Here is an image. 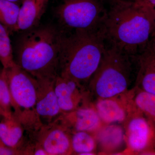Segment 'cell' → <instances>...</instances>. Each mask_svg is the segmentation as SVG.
Returning <instances> with one entry per match:
<instances>
[{
    "label": "cell",
    "mask_w": 155,
    "mask_h": 155,
    "mask_svg": "<svg viewBox=\"0 0 155 155\" xmlns=\"http://www.w3.org/2000/svg\"><path fill=\"white\" fill-rule=\"evenodd\" d=\"M20 5L8 0H0V22L9 33L17 31V23Z\"/></svg>",
    "instance_id": "cell-19"
},
{
    "label": "cell",
    "mask_w": 155,
    "mask_h": 155,
    "mask_svg": "<svg viewBox=\"0 0 155 155\" xmlns=\"http://www.w3.org/2000/svg\"><path fill=\"white\" fill-rule=\"evenodd\" d=\"M128 153L151 155L155 150V126L134 106L124 123Z\"/></svg>",
    "instance_id": "cell-6"
},
{
    "label": "cell",
    "mask_w": 155,
    "mask_h": 155,
    "mask_svg": "<svg viewBox=\"0 0 155 155\" xmlns=\"http://www.w3.org/2000/svg\"><path fill=\"white\" fill-rule=\"evenodd\" d=\"M48 0H23L19 9L17 31H25L38 26Z\"/></svg>",
    "instance_id": "cell-13"
},
{
    "label": "cell",
    "mask_w": 155,
    "mask_h": 155,
    "mask_svg": "<svg viewBox=\"0 0 155 155\" xmlns=\"http://www.w3.org/2000/svg\"><path fill=\"white\" fill-rule=\"evenodd\" d=\"M0 62L4 69H8L15 64L10 33L7 28L1 22H0Z\"/></svg>",
    "instance_id": "cell-20"
},
{
    "label": "cell",
    "mask_w": 155,
    "mask_h": 155,
    "mask_svg": "<svg viewBox=\"0 0 155 155\" xmlns=\"http://www.w3.org/2000/svg\"><path fill=\"white\" fill-rule=\"evenodd\" d=\"M134 1L143 5L155 9V0H134Z\"/></svg>",
    "instance_id": "cell-24"
},
{
    "label": "cell",
    "mask_w": 155,
    "mask_h": 155,
    "mask_svg": "<svg viewBox=\"0 0 155 155\" xmlns=\"http://www.w3.org/2000/svg\"><path fill=\"white\" fill-rule=\"evenodd\" d=\"M41 144L48 155L69 154L72 151L71 138L62 128L49 130L43 137Z\"/></svg>",
    "instance_id": "cell-15"
},
{
    "label": "cell",
    "mask_w": 155,
    "mask_h": 155,
    "mask_svg": "<svg viewBox=\"0 0 155 155\" xmlns=\"http://www.w3.org/2000/svg\"><path fill=\"white\" fill-rule=\"evenodd\" d=\"M11 94L4 68L0 69V114L2 116H10L13 113Z\"/></svg>",
    "instance_id": "cell-21"
},
{
    "label": "cell",
    "mask_w": 155,
    "mask_h": 155,
    "mask_svg": "<svg viewBox=\"0 0 155 155\" xmlns=\"http://www.w3.org/2000/svg\"><path fill=\"white\" fill-rule=\"evenodd\" d=\"M147 47L155 55V29L152 35L149 42L148 44Z\"/></svg>",
    "instance_id": "cell-23"
},
{
    "label": "cell",
    "mask_w": 155,
    "mask_h": 155,
    "mask_svg": "<svg viewBox=\"0 0 155 155\" xmlns=\"http://www.w3.org/2000/svg\"><path fill=\"white\" fill-rule=\"evenodd\" d=\"M23 135L21 121L14 113L2 116L0 120V140L7 146L17 149Z\"/></svg>",
    "instance_id": "cell-16"
},
{
    "label": "cell",
    "mask_w": 155,
    "mask_h": 155,
    "mask_svg": "<svg viewBox=\"0 0 155 155\" xmlns=\"http://www.w3.org/2000/svg\"><path fill=\"white\" fill-rule=\"evenodd\" d=\"M2 115H1V114H0V120H1V119H2Z\"/></svg>",
    "instance_id": "cell-27"
},
{
    "label": "cell",
    "mask_w": 155,
    "mask_h": 155,
    "mask_svg": "<svg viewBox=\"0 0 155 155\" xmlns=\"http://www.w3.org/2000/svg\"><path fill=\"white\" fill-rule=\"evenodd\" d=\"M101 28L97 30H72L62 33L59 55V75L80 84L88 82L97 69L105 50Z\"/></svg>",
    "instance_id": "cell-3"
},
{
    "label": "cell",
    "mask_w": 155,
    "mask_h": 155,
    "mask_svg": "<svg viewBox=\"0 0 155 155\" xmlns=\"http://www.w3.org/2000/svg\"><path fill=\"white\" fill-rule=\"evenodd\" d=\"M8 1L13 2L17 3V4L20 5H21V3H22L23 0H8Z\"/></svg>",
    "instance_id": "cell-26"
},
{
    "label": "cell",
    "mask_w": 155,
    "mask_h": 155,
    "mask_svg": "<svg viewBox=\"0 0 155 155\" xmlns=\"http://www.w3.org/2000/svg\"><path fill=\"white\" fill-rule=\"evenodd\" d=\"M5 71L7 82L15 114L20 109L30 110L35 108L37 100L38 80L28 72L14 64Z\"/></svg>",
    "instance_id": "cell-7"
},
{
    "label": "cell",
    "mask_w": 155,
    "mask_h": 155,
    "mask_svg": "<svg viewBox=\"0 0 155 155\" xmlns=\"http://www.w3.org/2000/svg\"><path fill=\"white\" fill-rule=\"evenodd\" d=\"M129 90L112 97L97 99L94 106L103 124L126 122L134 107Z\"/></svg>",
    "instance_id": "cell-8"
},
{
    "label": "cell",
    "mask_w": 155,
    "mask_h": 155,
    "mask_svg": "<svg viewBox=\"0 0 155 155\" xmlns=\"http://www.w3.org/2000/svg\"><path fill=\"white\" fill-rule=\"evenodd\" d=\"M130 91L136 107L155 126V95L135 86Z\"/></svg>",
    "instance_id": "cell-17"
},
{
    "label": "cell",
    "mask_w": 155,
    "mask_h": 155,
    "mask_svg": "<svg viewBox=\"0 0 155 155\" xmlns=\"http://www.w3.org/2000/svg\"><path fill=\"white\" fill-rule=\"evenodd\" d=\"M154 15H155V9H154Z\"/></svg>",
    "instance_id": "cell-28"
},
{
    "label": "cell",
    "mask_w": 155,
    "mask_h": 155,
    "mask_svg": "<svg viewBox=\"0 0 155 155\" xmlns=\"http://www.w3.org/2000/svg\"><path fill=\"white\" fill-rule=\"evenodd\" d=\"M132 56L113 45L106 46L97 69L89 81V91L99 99L129 91L132 82Z\"/></svg>",
    "instance_id": "cell-4"
},
{
    "label": "cell",
    "mask_w": 155,
    "mask_h": 155,
    "mask_svg": "<svg viewBox=\"0 0 155 155\" xmlns=\"http://www.w3.org/2000/svg\"><path fill=\"white\" fill-rule=\"evenodd\" d=\"M38 80L35 110L38 116L50 119L61 112L54 89V81Z\"/></svg>",
    "instance_id": "cell-11"
},
{
    "label": "cell",
    "mask_w": 155,
    "mask_h": 155,
    "mask_svg": "<svg viewBox=\"0 0 155 155\" xmlns=\"http://www.w3.org/2000/svg\"><path fill=\"white\" fill-rule=\"evenodd\" d=\"M24 32L15 45V63L37 80L54 81L59 75L62 32L51 25Z\"/></svg>",
    "instance_id": "cell-2"
},
{
    "label": "cell",
    "mask_w": 155,
    "mask_h": 155,
    "mask_svg": "<svg viewBox=\"0 0 155 155\" xmlns=\"http://www.w3.org/2000/svg\"><path fill=\"white\" fill-rule=\"evenodd\" d=\"M137 60L135 87L155 95V55L147 46Z\"/></svg>",
    "instance_id": "cell-12"
},
{
    "label": "cell",
    "mask_w": 155,
    "mask_h": 155,
    "mask_svg": "<svg viewBox=\"0 0 155 155\" xmlns=\"http://www.w3.org/2000/svg\"><path fill=\"white\" fill-rule=\"evenodd\" d=\"M34 154L35 155H48L47 153L42 147L38 149L35 151Z\"/></svg>",
    "instance_id": "cell-25"
},
{
    "label": "cell",
    "mask_w": 155,
    "mask_h": 155,
    "mask_svg": "<svg viewBox=\"0 0 155 155\" xmlns=\"http://www.w3.org/2000/svg\"><path fill=\"white\" fill-rule=\"evenodd\" d=\"M20 154L18 149L10 147L0 140V155H18Z\"/></svg>",
    "instance_id": "cell-22"
},
{
    "label": "cell",
    "mask_w": 155,
    "mask_h": 155,
    "mask_svg": "<svg viewBox=\"0 0 155 155\" xmlns=\"http://www.w3.org/2000/svg\"><path fill=\"white\" fill-rule=\"evenodd\" d=\"M94 0H65L58 8V15L64 25L72 30L99 29L104 18Z\"/></svg>",
    "instance_id": "cell-5"
},
{
    "label": "cell",
    "mask_w": 155,
    "mask_h": 155,
    "mask_svg": "<svg viewBox=\"0 0 155 155\" xmlns=\"http://www.w3.org/2000/svg\"><path fill=\"white\" fill-rule=\"evenodd\" d=\"M82 87V84L69 78L57 76L54 89L61 111L69 113L79 107L84 96Z\"/></svg>",
    "instance_id": "cell-9"
},
{
    "label": "cell",
    "mask_w": 155,
    "mask_h": 155,
    "mask_svg": "<svg viewBox=\"0 0 155 155\" xmlns=\"http://www.w3.org/2000/svg\"><path fill=\"white\" fill-rule=\"evenodd\" d=\"M72 151L79 155H94L97 142L94 134L87 131H76L71 138Z\"/></svg>",
    "instance_id": "cell-18"
},
{
    "label": "cell",
    "mask_w": 155,
    "mask_h": 155,
    "mask_svg": "<svg viewBox=\"0 0 155 155\" xmlns=\"http://www.w3.org/2000/svg\"><path fill=\"white\" fill-rule=\"evenodd\" d=\"M106 14L101 28L111 45L133 56L147 45L155 29L154 9L133 0L117 1Z\"/></svg>",
    "instance_id": "cell-1"
},
{
    "label": "cell",
    "mask_w": 155,
    "mask_h": 155,
    "mask_svg": "<svg viewBox=\"0 0 155 155\" xmlns=\"http://www.w3.org/2000/svg\"><path fill=\"white\" fill-rule=\"evenodd\" d=\"M116 1H120V0H116Z\"/></svg>",
    "instance_id": "cell-29"
},
{
    "label": "cell",
    "mask_w": 155,
    "mask_h": 155,
    "mask_svg": "<svg viewBox=\"0 0 155 155\" xmlns=\"http://www.w3.org/2000/svg\"><path fill=\"white\" fill-rule=\"evenodd\" d=\"M65 116L67 125L75 132L87 131L94 134L104 125L94 106L79 107Z\"/></svg>",
    "instance_id": "cell-10"
},
{
    "label": "cell",
    "mask_w": 155,
    "mask_h": 155,
    "mask_svg": "<svg viewBox=\"0 0 155 155\" xmlns=\"http://www.w3.org/2000/svg\"><path fill=\"white\" fill-rule=\"evenodd\" d=\"M94 135L103 152L116 151L125 142L123 128L114 124H104Z\"/></svg>",
    "instance_id": "cell-14"
}]
</instances>
